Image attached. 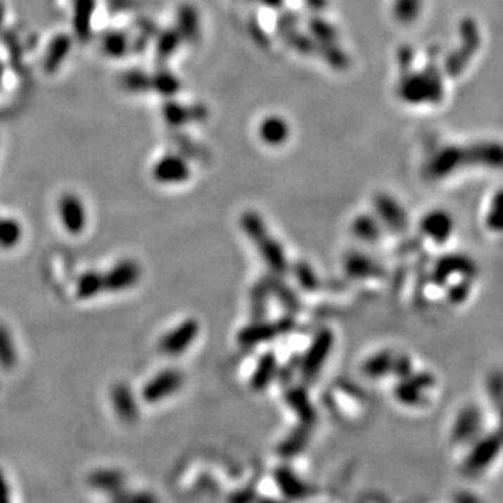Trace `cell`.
Here are the masks:
<instances>
[{
  "label": "cell",
  "mask_w": 503,
  "mask_h": 503,
  "mask_svg": "<svg viewBox=\"0 0 503 503\" xmlns=\"http://www.w3.org/2000/svg\"><path fill=\"white\" fill-rule=\"evenodd\" d=\"M460 46L454 49L445 62V70L450 77H456L464 72L474 53L481 44L480 30L473 18H464L460 24Z\"/></svg>",
  "instance_id": "5"
},
{
  "label": "cell",
  "mask_w": 503,
  "mask_h": 503,
  "mask_svg": "<svg viewBox=\"0 0 503 503\" xmlns=\"http://www.w3.org/2000/svg\"><path fill=\"white\" fill-rule=\"evenodd\" d=\"M421 234L433 243L445 245L454 231L453 217L445 210H431L419 221Z\"/></svg>",
  "instance_id": "12"
},
{
  "label": "cell",
  "mask_w": 503,
  "mask_h": 503,
  "mask_svg": "<svg viewBox=\"0 0 503 503\" xmlns=\"http://www.w3.org/2000/svg\"><path fill=\"white\" fill-rule=\"evenodd\" d=\"M59 217L65 229L73 235L82 234L87 225L86 205L79 196L73 193H66L61 198Z\"/></svg>",
  "instance_id": "15"
},
{
  "label": "cell",
  "mask_w": 503,
  "mask_h": 503,
  "mask_svg": "<svg viewBox=\"0 0 503 503\" xmlns=\"http://www.w3.org/2000/svg\"><path fill=\"white\" fill-rule=\"evenodd\" d=\"M259 133H260L262 140L266 144L279 146V144H283L288 139L290 126L281 116L272 115L262 120Z\"/></svg>",
  "instance_id": "22"
},
{
  "label": "cell",
  "mask_w": 503,
  "mask_h": 503,
  "mask_svg": "<svg viewBox=\"0 0 503 503\" xmlns=\"http://www.w3.org/2000/svg\"><path fill=\"white\" fill-rule=\"evenodd\" d=\"M113 407L117 415L125 421H133L137 416L139 408L132 390L126 385H116L112 392Z\"/></svg>",
  "instance_id": "25"
},
{
  "label": "cell",
  "mask_w": 503,
  "mask_h": 503,
  "mask_svg": "<svg viewBox=\"0 0 503 503\" xmlns=\"http://www.w3.org/2000/svg\"><path fill=\"white\" fill-rule=\"evenodd\" d=\"M501 208H502V193L498 192L495 199L492 200V205L488 211V215H487V227L491 229V231H501L502 228V224H501Z\"/></svg>",
  "instance_id": "37"
},
{
  "label": "cell",
  "mask_w": 503,
  "mask_h": 503,
  "mask_svg": "<svg viewBox=\"0 0 503 503\" xmlns=\"http://www.w3.org/2000/svg\"><path fill=\"white\" fill-rule=\"evenodd\" d=\"M374 205H375V211H376L379 219L382 221V224L385 227H388L390 231H393L396 234L407 232V229L409 227L408 215H407L405 210L400 205V203L395 198H392L386 193H379L375 198Z\"/></svg>",
  "instance_id": "14"
},
{
  "label": "cell",
  "mask_w": 503,
  "mask_h": 503,
  "mask_svg": "<svg viewBox=\"0 0 503 503\" xmlns=\"http://www.w3.org/2000/svg\"><path fill=\"white\" fill-rule=\"evenodd\" d=\"M239 225L243 234L256 246L262 260L273 274L286 276L290 270V262L283 245L270 234L265 219L256 211H245L241 215Z\"/></svg>",
  "instance_id": "2"
},
{
  "label": "cell",
  "mask_w": 503,
  "mask_h": 503,
  "mask_svg": "<svg viewBox=\"0 0 503 503\" xmlns=\"http://www.w3.org/2000/svg\"><path fill=\"white\" fill-rule=\"evenodd\" d=\"M336 336L331 329H320L312 338L309 347L298 362V372L305 383H312L323 371L334 347Z\"/></svg>",
  "instance_id": "3"
},
{
  "label": "cell",
  "mask_w": 503,
  "mask_h": 503,
  "mask_svg": "<svg viewBox=\"0 0 503 503\" xmlns=\"http://www.w3.org/2000/svg\"><path fill=\"white\" fill-rule=\"evenodd\" d=\"M414 372V364L411 361V358L405 354L400 355H395L393 359V367H392V374L399 379H407L411 374Z\"/></svg>",
  "instance_id": "36"
},
{
  "label": "cell",
  "mask_w": 503,
  "mask_h": 503,
  "mask_svg": "<svg viewBox=\"0 0 503 503\" xmlns=\"http://www.w3.org/2000/svg\"><path fill=\"white\" fill-rule=\"evenodd\" d=\"M270 298H272V295L269 293L267 284H266L265 279H262L260 281H257L253 286L252 294H250V313H252L253 320L266 319V313L270 306Z\"/></svg>",
  "instance_id": "29"
},
{
  "label": "cell",
  "mask_w": 503,
  "mask_h": 503,
  "mask_svg": "<svg viewBox=\"0 0 503 503\" xmlns=\"http://www.w3.org/2000/svg\"><path fill=\"white\" fill-rule=\"evenodd\" d=\"M502 438L499 432L488 433L473 442V447L463 461V471L467 476H478L484 473L499 456Z\"/></svg>",
  "instance_id": "7"
},
{
  "label": "cell",
  "mask_w": 503,
  "mask_h": 503,
  "mask_svg": "<svg viewBox=\"0 0 503 503\" xmlns=\"http://www.w3.org/2000/svg\"><path fill=\"white\" fill-rule=\"evenodd\" d=\"M280 371L279 357L274 351H266L260 355L256 362L255 371L250 376V388L256 393H263L267 390L273 382L277 379Z\"/></svg>",
  "instance_id": "18"
},
{
  "label": "cell",
  "mask_w": 503,
  "mask_h": 503,
  "mask_svg": "<svg viewBox=\"0 0 503 503\" xmlns=\"http://www.w3.org/2000/svg\"><path fill=\"white\" fill-rule=\"evenodd\" d=\"M478 274L477 263L464 253H446L440 256L431 273V281L439 288L447 286L453 276L474 280Z\"/></svg>",
  "instance_id": "6"
},
{
  "label": "cell",
  "mask_w": 503,
  "mask_h": 503,
  "mask_svg": "<svg viewBox=\"0 0 503 503\" xmlns=\"http://www.w3.org/2000/svg\"><path fill=\"white\" fill-rule=\"evenodd\" d=\"M395 354L390 350H382L371 355L362 364V374L369 379H381L392 374Z\"/></svg>",
  "instance_id": "24"
},
{
  "label": "cell",
  "mask_w": 503,
  "mask_h": 503,
  "mask_svg": "<svg viewBox=\"0 0 503 503\" xmlns=\"http://www.w3.org/2000/svg\"><path fill=\"white\" fill-rule=\"evenodd\" d=\"M297 327L294 314L288 313L274 321L266 319L252 320V323L243 326L238 333V343L243 347H253L263 343H270L281 336L290 334Z\"/></svg>",
  "instance_id": "4"
},
{
  "label": "cell",
  "mask_w": 503,
  "mask_h": 503,
  "mask_svg": "<svg viewBox=\"0 0 503 503\" xmlns=\"http://www.w3.org/2000/svg\"><path fill=\"white\" fill-rule=\"evenodd\" d=\"M355 238L365 243H378L382 239V225L369 214H359L354 218L351 225Z\"/></svg>",
  "instance_id": "23"
},
{
  "label": "cell",
  "mask_w": 503,
  "mask_h": 503,
  "mask_svg": "<svg viewBox=\"0 0 503 503\" xmlns=\"http://www.w3.org/2000/svg\"><path fill=\"white\" fill-rule=\"evenodd\" d=\"M23 235L21 225L13 218H0V248H14Z\"/></svg>",
  "instance_id": "30"
},
{
  "label": "cell",
  "mask_w": 503,
  "mask_h": 503,
  "mask_svg": "<svg viewBox=\"0 0 503 503\" xmlns=\"http://www.w3.org/2000/svg\"><path fill=\"white\" fill-rule=\"evenodd\" d=\"M17 361L15 348L8 331L0 326V365L6 369L11 368Z\"/></svg>",
  "instance_id": "32"
},
{
  "label": "cell",
  "mask_w": 503,
  "mask_h": 503,
  "mask_svg": "<svg viewBox=\"0 0 503 503\" xmlns=\"http://www.w3.org/2000/svg\"><path fill=\"white\" fill-rule=\"evenodd\" d=\"M490 395L499 405L502 399V376L501 374H495L490 381Z\"/></svg>",
  "instance_id": "40"
},
{
  "label": "cell",
  "mask_w": 503,
  "mask_h": 503,
  "mask_svg": "<svg viewBox=\"0 0 503 503\" xmlns=\"http://www.w3.org/2000/svg\"><path fill=\"white\" fill-rule=\"evenodd\" d=\"M191 177V170L186 163L178 157H167L154 168V178L161 184H182Z\"/></svg>",
  "instance_id": "20"
},
{
  "label": "cell",
  "mask_w": 503,
  "mask_h": 503,
  "mask_svg": "<svg viewBox=\"0 0 503 503\" xmlns=\"http://www.w3.org/2000/svg\"><path fill=\"white\" fill-rule=\"evenodd\" d=\"M483 428H484L483 409L471 404L464 407L457 414L452 428V438L459 445H469L480 438Z\"/></svg>",
  "instance_id": "10"
},
{
  "label": "cell",
  "mask_w": 503,
  "mask_h": 503,
  "mask_svg": "<svg viewBox=\"0 0 503 503\" xmlns=\"http://www.w3.org/2000/svg\"><path fill=\"white\" fill-rule=\"evenodd\" d=\"M293 274L297 280L298 287L306 294H314L320 290V279L313 269V266L305 260H297L293 266H290Z\"/></svg>",
  "instance_id": "26"
},
{
  "label": "cell",
  "mask_w": 503,
  "mask_h": 503,
  "mask_svg": "<svg viewBox=\"0 0 503 503\" xmlns=\"http://www.w3.org/2000/svg\"><path fill=\"white\" fill-rule=\"evenodd\" d=\"M310 30L316 37V39L320 42V45L336 44V32L329 23L320 18H313L310 21Z\"/></svg>",
  "instance_id": "35"
},
{
  "label": "cell",
  "mask_w": 503,
  "mask_h": 503,
  "mask_svg": "<svg viewBox=\"0 0 503 503\" xmlns=\"http://www.w3.org/2000/svg\"><path fill=\"white\" fill-rule=\"evenodd\" d=\"M102 274L106 293H122L139 284L141 279V267L137 262L125 259Z\"/></svg>",
  "instance_id": "11"
},
{
  "label": "cell",
  "mask_w": 503,
  "mask_h": 503,
  "mask_svg": "<svg viewBox=\"0 0 503 503\" xmlns=\"http://www.w3.org/2000/svg\"><path fill=\"white\" fill-rule=\"evenodd\" d=\"M284 400L288 408L295 414L300 424L312 428L317 421V411L309 397L305 386L291 385L286 389Z\"/></svg>",
  "instance_id": "16"
},
{
  "label": "cell",
  "mask_w": 503,
  "mask_h": 503,
  "mask_svg": "<svg viewBox=\"0 0 503 503\" xmlns=\"http://www.w3.org/2000/svg\"><path fill=\"white\" fill-rule=\"evenodd\" d=\"M343 269L352 280H379L386 274L381 263L361 252H348L343 259Z\"/></svg>",
  "instance_id": "13"
},
{
  "label": "cell",
  "mask_w": 503,
  "mask_h": 503,
  "mask_svg": "<svg viewBox=\"0 0 503 503\" xmlns=\"http://www.w3.org/2000/svg\"><path fill=\"white\" fill-rule=\"evenodd\" d=\"M91 484L96 488L116 492L122 487V474L113 470H102L91 476Z\"/></svg>",
  "instance_id": "31"
},
{
  "label": "cell",
  "mask_w": 503,
  "mask_h": 503,
  "mask_svg": "<svg viewBox=\"0 0 503 503\" xmlns=\"http://www.w3.org/2000/svg\"><path fill=\"white\" fill-rule=\"evenodd\" d=\"M393 395L396 400L405 407H422L426 404V392L419 389L408 378L399 381Z\"/></svg>",
  "instance_id": "28"
},
{
  "label": "cell",
  "mask_w": 503,
  "mask_h": 503,
  "mask_svg": "<svg viewBox=\"0 0 503 503\" xmlns=\"http://www.w3.org/2000/svg\"><path fill=\"white\" fill-rule=\"evenodd\" d=\"M399 65H400V70L402 75H405L408 72H411V66H412V49L408 45H404L400 48L399 52Z\"/></svg>",
  "instance_id": "39"
},
{
  "label": "cell",
  "mask_w": 503,
  "mask_h": 503,
  "mask_svg": "<svg viewBox=\"0 0 503 503\" xmlns=\"http://www.w3.org/2000/svg\"><path fill=\"white\" fill-rule=\"evenodd\" d=\"M105 293L103 274L100 272H86L83 273L76 284V295L80 300H91Z\"/></svg>",
  "instance_id": "27"
},
{
  "label": "cell",
  "mask_w": 503,
  "mask_h": 503,
  "mask_svg": "<svg viewBox=\"0 0 503 503\" xmlns=\"http://www.w3.org/2000/svg\"><path fill=\"white\" fill-rule=\"evenodd\" d=\"M184 374L175 368L164 369L157 374L141 390V397L144 402L154 404L167 397L174 396L184 386Z\"/></svg>",
  "instance_id": "9"
},
{
  "label": "cell",
  "mask_w": 503,
  "mask_h": 503,
  "mask_svg": "<svg viewBox=\"0 0 503 503\" xmlns=\"http://www.w3.org/2000/svg\"><path fill=\"white\" fill-rule=\"evenodd\" d=\"M269 293L272 295V298L277 300L279 303H281V306L291 314L298 313L302 309V302L300 300V295L297 294V291L284 281L283 276H277V274H270L269 277L265 279Z\"/></svg>",
  "instance_id": "19"
},
{
  "label": "cell",
  "mask_w": 503,
  "mask_h": 503,
  "mask_svg": "<svg viewBox=\"0 0 503 503\" xmlns=\"http://www.w3.org/2000/svg\"><path fill=\"white\" fill-rule=\"evenodd\" d=\"M501 163L502 148L499 144L483 143L470 147H446L429 161L425 168V177L431 181H440L464 164L499 167Z\"/></svg>",
  "instance_id": "1"
},
{
  "label": "cell",
  "mask_w": 503,
  "mask_h": 503,
  "mask_svg": "<svg viewBox=\"0 0 503 503\" xmlns=\"http://www.w3.org/2000/svg\"><path fill=\"white\" fill-rule=\"evenodd\" d=\"M273 477L281 495L290 501H300L310 495L309 485L287 464L277 466Z\"/></svg>",
  "instance_id": "17"
},
{
  "label": "cell",
  "mask_w": 503,
  "mask_h": 503,
  "mask_svg": "<svg viewBox=\"0 0 503 503\" xmlns=\"http://www.w3.org/2000/svg\"><path fill=\"white\" fill-rule=\"evenodd\" d=\"M200 333V323L193 319H185L160 340V351L167 357H178L186 352L196 341Z\"/></svg>",
  "instance_id": "8"
},
{
  "label": "cell",
  "mask_w": 503,
  "mask_h": 503,
  "mask_svg": "<svg viewBox=\"0 0 503 503\" xmlns=\"http://www.w3.org/2000/svg\"><path fill=\"white\" fill-rule=\"evenodd\" d=\"M471 281L470 279H463L460 277L459 281H456L454 284H452L449 288H447V293H446V297L449 302L452 305H461L464 302L467 301L470 298V294H471Z\"/></svg>",
  "instance_id": "34"
},
{
  "label": "cell",
  "mask_w": 503,
  "mask_h": 503,
  "mask_svg": "<svg viewBox=\"0 0 503 503\" xmlns=\"http://www.w3.org/2000/svg\"><path fill=\"white\" fill-rule=\"evenodd\" d=\"M310 439V428L300 424L279 445V454L284 459H293L306 449Z\"/></svg>",
  "instance_id": "21"
},
{
  "label": "cell",
  "mask_w": 503,
  "mask_h": 503,
  "mask_svg": "<svg viewBox=\"0 0 503 503\" xmlns=\"http://www.w3.org/2000/svg\"><path fill=\"white\" fill-rule=\"evenodd\" d=\"M10 501V487L7 484V478L4 473L0 470V502Z\"/></svg>",
  "instance_id": "41"
},
{
  "label": "cell",
  "mask_w": 503,
  "mask_h": 503,
  "mask_svg": "<svg viewBox=\"0 0 503 503\" xmlns=\"http://www.w3.org/2000/svg\"><path fill=\"white\" fill-rule=\"evenodd\" d=\"M408 379L415 383L419 389H422L424 392H428L431 390L435 385H436V379L435 376L431 374V372H426V371H422V372H412Z\"/></svg>",
  "instance_id": "38"
},
{
  "label": "cell",
  "mask_w": 503,
  "mask_h": 503,
  "mask_svg": "<svg viewBox=\"0 0 503 503\" xmlns=\"http://www.w3.org/2000/svg\"><path fill=\"white\" fill-rule=\"evenodd\" d=\"M421 4V0H396L395 15L402 23H411L418 17Z\"/></svg>",
  "instance_id": "33"
}]
</instances>
